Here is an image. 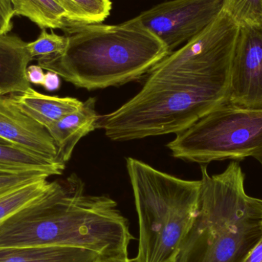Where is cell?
Listing matches in <instances>:
<instances>
[{
	"label": "cell",
	"mask_w": 262,
	"mask_h": 262,
	"mask_svg": "<svg viewBox=\"0 0 262 262\" xmlns=\"http://www.w3.org/2000/svg\"><path fill=\"white\" fill-rule=\"evenodd\" d=\"M239 25L222 10L195 38L159 61L141 90L99 115L97 129L114 141L182 132L228 100Z\"/></svg>",
	"instance_id": "obj_1"
},
{
	"label": "cell",
	"mask_w": 262,
	"mask_h": 262,
	"mask_svg": "<svg viewBox=\"0 0 262 262\" xmlns=\"http://www.w3.org/2000/svg\"><path fill=\"white\" fill-rule=\"evenodd\" d=\"M133 238L118 203L86 194L75 173L52 182L46 193L0 225V248H78L104 260L128 258Z\"/></svg>",
	"instance_id": "obj_2"
},
{
	"label": "cell",
	"mask_w": 262,
	"mask_h": 262,
	"mask_svg": "<svg viewBox=\"0 0 262 262\" xmlns=\"http://www.w3.org/2000/svg\"><path fill=\"white\" fill-rule=\"evenodd\" d=\"M61 54L38 58V66L75 87L93 91L141 79L168 52L137 17L119 25L79 24L66 20Z\"/></svg>",
	"instance_id": "obj_3"
},
{
	"label": "cell",
	"mask_w": 262,
	"mask_h": 262,
	"mask_svg": "<svg viewBox=\"0 0 262 262\" xmlns=\"http://www.w3.org/2000/svg\"><path fill=\"white\" fill-rule=\"evenodd\" d=\"M201 172L196 214L172 262H243L262 235V200L246 193L238 162Z\"/></svg>",
	"instance_id": "obj_4"
},
{
	"label": "cell",
	"mask_w": 262,
	"mask_h": 262,
	"mask_svg": "<svg viewBox=\"0 0 262 262\" xmlns=\"http://www.w3.org/2000/svg\"><path fill=\"white\" fill-rule=\"evenodd\" d=\"M126 166L139 220L130 261L172 262L196 214L201 180H183L132 157Z\"/></svg>",
	"instance_id": "obj_5"
},
{
	"label": "cell",
	"mask_w": 262,
	"mask_h": 262,
	"mask_svg": "<svg viewBox=\"0 0 262 262\" xmlns=\"http://www.w3.org/2000/svg\"><path fill=\"white\" fill-rule=\"evenodd\" d=\"M174 158L207 165L243 160L262 150V109L217 107L168 143Z\"/></svg>",
	"instance_id": "obj_6"
},
{
	"label": "cell",
	"mask_w": 262,
	"mask_h": 262,
	"mask_svg": "<svg viewBox=\"0 0 262 262\" xmlns=\"http://www.w3.org/2000/svg\"><path fill=\"white\" fill-rule=\"evenodd\" d=\"M223 6V0H170L137 18L164 44L169 55L208 27Z\"/></svg>",
	"instance_id": "obj_7"
},
{
	"label": "cell",
	"mask_w": 262,
	"mask_h": 262,
	"mask_svg": "<svg viewBox=\"0 0 262 262\" xmlns=\"http://www.w3.org/2000/svg\"><path fill=\"white\" fill-rule=\"evenodd\" d=\"M227 101L239 107L262 109V21L239 26Z\"/></svg>",
	"instance_id": "obj_8"
},
{
	"label": "cell",
	"mask_w": 262,
	"mask_h": 262,
	"mask_svg": "<svg viewBox=\"0 0 262 262\" xmlns=\"http://www.w3.org/2000/svg\"><path fill=\"white\" fill-rule=\"evenodd\" d=\"M0 139L47 160L61 163L58 160L55 142L47 129L21 112L10 97L6 95H0Z\"/></svg>",
	"instance_id": "obj_9"
},
{
	"label": "cell",
	"mask_w": 262,
	"mask_h": 262,
	"mask_svg": "<svg viewBox=\"0 0 262 262\" xmlns=\"http://www.w3.org/2000/svg\"><path fill=\"white\" fill-rule=\"evenodd\" d=\"M99 115L96 111V99L89 98L83 101L79 109L68 114L47 127L58 150V160L69 162L78 142L97 129Z\"/></svg>",
	"instance_id": "obj_10"
},
{
	"label": "cell",
	"mask_w": 262,
	"mask_h": 262,
	"mask_svg": "<svg viewBox=\"0 0 262 262\" xmlns=\"http://www.w3.org/2000/svg\"><path fill=\"white\" fill-rule=\"evenodd\" d=\"M26 45L15 35H0V95L21 93L30 89L26 69L33 58Z\"/></svg>",
	"instance_id": "obj_11"
},
{
	"label": "cell",
	"mask_w": 262,
	"mask_h": 262,
	"mask_svg": "<svg viewBox=\"0 0 262 262\" xmlns=\"http://www.w3.org/2000/svg\"><path fill=\"white\" fill-rule=\"evenodd\" d=\"M12 101L29 118L49 127L62 117L80 108L83 101L71 97L49 96L32 89L9 95Z\"/></svg>",
	"instance_id": "obj_12"
},
{
	"label": "cell",
	"mask_w": 262,
	"mask_h": 262,
	"mask_svg": "<svg viewBox=\"0 0 262 262\" xmlns=\"http://www.w3.org/2000/svg\"><path fill=\"white\" fill-rule=\"evenodd\" d=\"M96 252L72 247L0 248V262H100Z\"/></svg>",
	"instance_id": "obj_13"
},
{
	"label": "cell",
	"mask_w": 262,
	"mask_h": 262,
	"mask_svg": "<svg viewBox=\"0 0 262 262\" xmlns=\"http://www.w3.org/2000/svg\"><path fill=\"white\" fill-rule=\"evenodd\" d=\"M66 164L47 160L10 143H0V173L38 172L49 175L62 174Z\"/></svg>",
	"instance_id": "obj_14"
},
{
	"label": "cell",
	"mask_w": 262,
	"mask_h": 262,
	"mask_svg": "<svg viewBox=\"0 0 262 262\" xmlns=\"http://www.w3.org/2000/svg\"><path fill=\"white\" fill-rule=\"evenodd\" d=\"M15 15H23L40 29H62L66 13L55 0H12Z\"/></svg>",
	"instance_id": "obj_15"
},
{
	"label": "cell",
	"mask_w": 262,
	"mask_h": 262,
	"mask_svg": "<svg viewBox=\"0 0 262 262\" xmlns=\"http://www.w3.org/2000/svg\"><path fill=\"white\" fill-rule=\"evenodd\" d=\"M43 177L0 190V225L32 202L46 193L52 182Z\"/></svg>",
	"instance_id": "obj_16"
},
{
	"label": "cell",
	"mask_w": 262,
	"mask_h": 262,
	"mask_svg": "<svg viewBox=\"0 0 262 262\" xmlns=\"http://www.w3.org/2000/svg\"><path fill=\"white\" fill-rule=\"evenodd\" d=\"M66 13V20L79 24L101 23L110 15L112 0H55Z\"/></svg>",
	"instance_id": "obj_17"
},
{
	"label": "cell",
	"mask_w": 262,
	"mask_h": 262,
	"mask_svg": "<svg viewBox=\"0 0 262 262\" xmlns=\"http://www.w3.org/2000/svg\"><path fill=\"white\" fill-rule=\"evenodd\" d=\"M223 10L239 26L262 21V0H223Z\"/></svg>",
	"instance_id": "obj_18"
},
{
	"label": "cell",
	"mask_w": 262,
	"mask_h": 262,
	"mask_svg": "<svg viewBox=\"0 0 262 262\" xmlns=\"http://www.w3.org/2000/svg\"><path fill=\"white\" fill-rule=\"evenodd\" d=\"M68 38L66 35L48 33L42 29L39 37L32 42L27 43L26 49L32 58H41L49 55L61 54L66 50Z\"/></svg>",
	"instance_id": "obj_19"
},
{
	"label": "cell",
	"mask_w": 262,
	"mask_h": 262,
	"mask_svg": "<svg viewBox=\"0 0 262 262\" xmlns=\"http://www.w3.org/2000/svg\"><path fill=\"white\" fill-rule=\"evenodd\" d=\"M43 177H50L47 174L38 172H28L19 174L0 173V190L18 186L23 183H29Z\"/></svg>",
	"instance_id": "obj_20"
},
{
	"label": "cell",
	"mask_w": 262,
	"mask_h": 262,
	"mask_svg": "<svg viewBox=\"0 0 262 262\" xmlns=\"http://www.w3.org/2000/svg\"><path fill=\"white\" fill-rule=\"evenodd\" d=\"M14 15L15 12L12 0H0V35H8L12 30Z\"/></svg>",
	"instance_id": "obj_21"
},
{
	"label": "cell",
	"mask_w": 262,
	"mask_h": 262,
	"mask_svg": "<svg viewBox=\"0 0 262 262\" xmlns=\"http://www.w3.org/2000/svg\"><path fill=\"white\" fill-rule=\"evenodd\" d=\"M26 78L30 84L32 83L37 85H42L45 78L44 69L38 64L28 66L26 69Z\"/></svg>",
	"instance_id": "obj_22"
},
{
	"label": "cell",
	"mask_w": 262,
	"mask_h": 262,
	"mask_svg": "<svg viewBox=\"0 0 262 262\" xmlns=\"http://www.w3.org/2000/svg\"><path fill=\"white\" fill-rule=\"evenodd\" d=\"M43 87L49 92H55L58 90L61 86V79L60 76L55 72H47L45 74Z\"/></svg>",
	"instance_id": "obj_23"
},
{
	"label": "cell",
	"mask_w": 262,
	"mask_h": 262,
	"mask_svg": "<svg viewBox=\"0 0 262 262\" xmlns=\"http://www.w3.org/2000/svg\"><path fill=\"white\" fill-rule=\"evenodd\" d=\"M243 262H262V235Z\"/></svg>",
	"instance_id": "obj_24"
},
{
	"label": "cell",
	"mask_w": 262,
	"mask_h": 262,
	"mask_svg": "<svg viewBox=\"0 0 262 262\" xmlns=\"http://www.w3.org/2000/svg\"><path fill=\"white\" fill-rule=\"evenodd\" d=\"M100 262H131L130 258H112V259L102 260Z\"/></svg>",
	"instance_id": "obj_25"
},
{
	"label": "cell",
	"mask_w": 262,
	"mask_h": 262,
	"mask_svg": "<svg viewBox=\"0 0 262 262\" xmlns=\"http://www.w3.org/2000/svg\"><path fill=\"white\" fill-rule=\"evenodd\" d=\"M252 157H254L257 161L259 162L260 164L262 166V150L254 154Z\"/></svg>",
	"instance_id": "obj_26"
},
{
	"label": "cell",
	"mask_w": 262,
	"mask_h": 262,
	"mask_svg": "<svg viewBox=\"0 0 262 262\" xmlns=\"http://www.w3.org/2000/svg\"><path fill=\"white\" fill-rule=\"evenodd\" d=\"M0 143H7V142L5 141V140H2V139H0Z\"/></svg>",
	"instance_id": "obj_27"
}]
</instances>
